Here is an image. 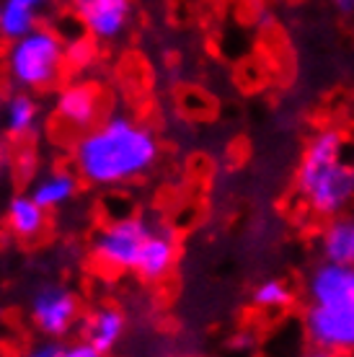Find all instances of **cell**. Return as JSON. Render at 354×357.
Returning a JSON list of instances; mask_svg holds the SVG:
<instances>
[{"label": "cell", "mask_w": 354, "mask_h": 357, "mask_svg": "<svg viewBox=\"0 0 354 357\" xmlns=\"http://www.w3.org/2000/svg\"><path fill=\"white\" fill-rule=\"evenodd\" d=\"M158 161V140L148 127L127 116H109L80 135L72 148V166L93 187H119L145 176Z\"/></svg>", "instance_id": "6da1fadb"}, {"label": "cell", "mask_w": 354, "mask_h": 357, "mask_svg": "<svg viewBox=\"0 0 354 357\" xmlns=\"http://www.w3.org/2000/svg\"><path fill=\"white\" fill-rule=\"evenodd\" d=\"M341 137L337 132L321 135L305 153L300 166V189L321 215H334L352 199L354 171L339 163Z\"/></svg>", "instance_id": "7a4b0ae2"}, {"label": "cell", "mask_w": 354, "mask_h": 357, "mask_svg": "<svg viewBox=\"0 0 354 357\" xmlns=\"http://www.w3.org/2000/svg\"><path fill=\"white\" fill-rule=\"evenodd\" d=\"M8 75L21 91H47L60 81L68 63L65 39L45 26L31 29L29 34L13 39L8 47Z\"/></svg>", "instance_id": "3957f363"}, {"label": "cell", "mask_w": 354, "mask_h": 357, "mask_svg": "<svg viewBox=\"0 0 354 357\" xmlns=\"http://www.w3.org/2000/svg\"><path fill=\"white\" fill-rule=\"evenodd\" d=\"M148 233L151 225L142 223L140 218H114L93 236V257L98 264L114 272L134 269Z\"/></svg>", "instance_id": "277c9868"}, {"label": "cell", "mask_w": 354, "mask_h": 357, "mask_svg": "<svg viewBox=\"0 0 354 357\" xmlns=\"http://www.w3.org/2000/svg\"><path fill=\"white\" fill-rule=\"evenodd\" d=\"M308 337L323 349H354V303L326 301L316 303L305 316Z\"/></svg>", "instance_id": "5b68a950"}, {"label": "cell", "mask_w": 354, "mask_h": 357, "mask_svg": "<svg viewBox=\"0 0 354 357\" xmlns=\"http://www.w3.org/2000/svg\"><path fill=\"white\" fill-rule=\"evenodd\" d=\"M101 119V93L96 86L88 83H72L60 91L54 104V127L62 132H72L75 140L80 135L98 125Z\"/></svg>", "instance_id": "8992f818"}, {"label": "cell", "mask_w": 354, "mask_h": 357, "mask_svg": "<svg viewBox=\"0 0 354 357\" xmlns=\"http://www.w3.org/2000/svg\"><path fill=\"white\" fill-rule=\"evenodd\" d=\"M31 319L45 337L62 340L78 319V301L60 285L42 287L31 301Z\"/></svg>", "instance_id": "52a82bcc"}, {"label": "cell", "mask_w": 354, "mask_h": 357, "mask_svg": "<svg viewBox=\"0 0 354 357\" xmlns=\"http://www.w3.org/2000/svg\"><path fill=\"white\" fill-rule=\"evenodd\" d=\"M70 10L80 18L91 39L111 42L130 24L132 0H70Z\"/></svg>", "instance_id": "ba28073f"}, {"label": "cell", "mask_w": 354, "mask_h": 357, "mask_svg": "<svg viewBox=\"0 0 354 357\" xmlns=\"http://www.w3.org/2000/svg\"><path fill=\"white\" fill-rule=\"evenodd\" d=\"M174 259H176V243H174V236L169 231H160V228H151L148 238L142 241L140 257H137V264H134V272L145 280H160V277L169 275V269L174 267Z\"/></svg>", "instance_id": "9c48e42d"}, {"label": "cell", "mask_w": 354, "mask_h": 357, "mask_svg": "<svg viewBox=\"0 0 354 357\" xmlns=\"http://www.w3.org/2000/svg\"><path fill=\"white\" fill-rule=\"evenodd\" d=\"M45 207L31 195H18L8 202V228L10 233L26 243H36L47 231Z\"/></svg>", "instance_id": "30bf717a"}, {"label": "cell", "mask_w": 354, "mask_h": 357, "mask_svg": "<svg viewBox=\"0 0 354 357\" xmlns=\"http://www.w3.org/2000/svg\"><path fill=\"white\" fill-rule=\"evenodd\" d=\"M47 0H6L0 8V36L3 39H18L39 26V10Z\"/></svg>", "instance_id": "8fae6325"}, {"label": "cell", "mask_w": 354, "mask_h": 357, "mask_svg": "<svg viewBox=\"0 0 354 357\" xmlns=\"http://www.w3.org/2000/svg\"><path fill=\"white\" fill-rule=\"evenodd\" d=\"M124 334V316L116 308H98L86 324V340L98 349V355H107L116 347Z\"/></svg>", "instance_id": "7c38bea8"}, {"label": "cell", "mask_w": 354, "mask_h": 357, "mask_svg": "<svg viewBox=\"0 0 354 357\" xmlns=\"http://www.w3.org/2000/svg\"><path fill=\"white\" fill-rule=\"evenodd\" d=\"M78 181H80L78 171L75 174H70V171H52L49 176L36 181L34 189L29 195L34 197L45 210H54V207H62L65 202H70L72 197H75Z\"/></svg>", "instance_id": "4fadbf2b"}, {"label": "cell", "mask_w": 354, "mask_h": 357, "mask_svg": "<svg viewBox=\"0 0 354 357\" xmlns=\"http://www.w3.org/2000/svg\"><path fill=\"white\" fill-rule=\"evenodd\" d=\"M36 116H39V107L36 101L29 96V91H18L8 98V107H6V127L13 137H21L34 130Z\"/></svg>", "instance_id": "5bb4252c"}, {"label": "cell", "mask_w": 354, "mask_h": 357, "mask_svg": "<svg viewBox=\"0 0 354 357\" xmlns=\"http://www.w3.org/2000/svg\"><path fill=\"white\" fill-rule=\"evenodd\" d=\"M323 254L328 261L354 264V223L337 220L323 236Z\"/></svg>", "instance_id": "9a60e30c"}, {"label": "cell", "mask_w": 354, "mask_h": 357, "mask_svg": "<svg viewBox=\"0 0 354 357\" xmlns=\"http://www.w3.org/2000/svg\"><path fill=\"white\" fill-rule=\"evenodd\" d=\"M254 303L264 305V308H272V305H287L290 303V290H287L282 282L269 280V282H264V285L254 293Z\"/></svg>", "instance_id": "2e32d148"}, {"label": "cell", "mask_w": 354, "mask_h": 357, "mask_svg": "<svg viewBox=\"0 0 354 357\" xmlns=\"http://www.w3.org/2000/svg\"><path fill=\"white\" fill-rule=\"evenodd\" d=\"M31 355L34 357H68V347H65L60 340L49 337V342H45L42 347L31 349Z\"/></svg>", "instance_id": "e0dca14e"}, {"label": "cell", "mask_w": 354, "mask_h": 357, "mask_svg": "<svg viewBox=\"0 0 354 357\" xmlns=\"http://www.w3.org/2000/svg\"><path fill=\"white\" fill-rule=\"evenodd\" d=\"M68 357H98V349L88 340H83L68 347Z\"/></svg>", "instance_id": "ac0fdd59"}, {"label": "cell", "mask_w": 354, "mask_h": 357, "mask_svg": "<svg viewBox=\"0 0 354 357\" xmlns=\"http://www.w3.org/2000/svg\"><path fill=\"white\" fill-rule=\"evenodd\" d=\"M337 8L344 13H354V0H337Z\"/></svg>", "instance_id": "d6986e66"}, {"label": "cell", "mask_w": 354, "mask_h": 357, "mask_svg": "<svg viewBox=\"0 0 354 357\" xmlns=\"http://www.w3.org/2000/svg\"><path fill=\"white\" fill-rule=\"evenodd\" d=\"M0 8H3V6H0Z\"/></svg>", "instance_id": "ffe728a7"}]
</instances>
